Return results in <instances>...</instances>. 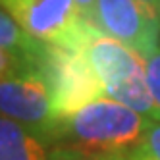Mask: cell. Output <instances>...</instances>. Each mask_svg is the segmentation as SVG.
<instances>
[{
    "mask_svg": "<svg viewBox=\"0 0 160 160\" xmlns=\"http://www.w3.org/2000/svg\"><path fill=\"white\" fill-rule=\"evenodd\" d=\"M151 118L122 102L100 97L58 122V131L83 151H125L141 143Z\"/></svg>",
    "mask_w": 160,
    "mask_h": 160,
    "instance_id": "1",
    "label": "cell"
},
{
    "mask_svg": "<svg viewBox=\"0 0 160 160\" xmlns=\"http://www.w3.org/2000/svg\"><path fill=\"white\" fill-rule=\"evenodd\" d=\"M85 58L102 83L104 95L152 120V98L148 93L145 62L123 42L95 31L83 47Z\"/></svg>",
    "mask_w": 160,
    "mask_h": 160,
    "instance_id": "2",
    "label": "cell"
},
{
    "mask_svg": "<svg viewBox=\"0 0 160 160\" xmlns=\"http://www.w3.org/2000/svg\"><path fill=\"white\" fill-rule=\"evenodd\" d=\"M2 8L35 39L64 48L83 50L98 29L75 0H2Z\"/></svg>",
    "mask_w": 160,
    "mask_h": 160,
    "instance_id": "3",
    "label": "cell"
},
{
    "mask_svg": "<svg viewBox=\"0 0 160 160\" xmlns=\"http://www.w3.org/2000/svg\"><path fill=\"white\" fill-rule=\"evenodd\" d=\"M39 70L47 77L56 118L64 120L81 106L104 95L102 83L79 48L48 44Z\"/></svg>",
    "mask_w": 160,
    "mask_h": 160,
    "instance_id": "4",
    "label": "cell"
},
{
    "mask_svg": "<svg viewBox=\"0 0 160 160\" xmlns=\"http://www.w3.org/2000/svg\"><path fill=\"white\" fill-rule=\"evenodd\" d=\"M0 106L4 116L21 123L35 137L54 135V131H58L50 89L41 70L4 73L0 83Z\"/></svg>",
    "mask_w": 160,
    "mask_h": 160,
    "instance_id": "5",
    "label": "cell"
},
{
    "mask_svg": "<svg viewBox=\"0 0 160 160\" xmlns=\"http://www.w3.org/2000/svg\"><path fill=\"white\" fill-rule=\"evenodd\" d=\"M95 21L102 33L123 42L143 62L160 47V16L141 0H97Z\"/></svg>",
    "mask_w": 160,
    "mask_h": 160,
    "instance_id": "6",
    "label": "cell"
},
{
    "mask_svg": "<svg viewBox=\"0 0 160 160\" xmlns=\"http://www.w3.org/2000/svg\"><path fill=\"white\" fill-rule=\"evenodd\" d=\"M39 137L27 131L16 120H0V160H48Z\"/></svg>",
    "mask_w": 160,
    "mask_h": 160,
    "instance_id": "7",
    "label": "cell"
},
{
    "mask_svg": "<svg viewBox=\"0 0 160 160\" xmlns=\"http://www.w3.org/2000/svg\"><path fill=\"white\" fill-rule=\"evenodd\" d=\"M145 75H147V85L154 108L152 120L160 122V47L145 60Z\"/></svg>",
    "mask_w": 160,
    "mask_h": 160,
    "instance_id": "8",
    "label": "cell"
},
{
    "mask_svg": "<svg viewBox=\"0 0 160 160\" xmlns=\"http://www.w3.org/2000/svg\"><path fill=\"white\" fill-rule=\"evenodd\" d=\"M48 160H129L123 151H83V148H58Z\"/></svg>",
    "mask_w": 160,
    "mask_h": 160,
    "instance_id": "9",
    "label": "cell"
},
{
    "mask_svg": "<svg viewBox=\"0 0 160 160\" xmlns=\"http://www.w3.org/2000/svg\"><path fill=\"white\" fill-rule=\"evenodd\" d=\"M137 147L143 148L152 160H160V122H151Z\"/></svg>",
    "mask_w": 160,
    "mask_h": 160,
    "instance_id": "10",
    "label": "cell"
},
{
    "mask_svg": "<svg viewBox=\"0 0 160 160\" xmlns=\"http://www.w3.org/2000/svg\"><path fill=\"white\" fill-rule=\"evenodd\" d=\"M75 4L79 6L81 14H83L89 21H93V23L97 25V21H95V8H97V0H75ZM97 27H98V25H97Z\"/></svg>",
    "mask_w": 160,
    "mask_h": 160,
    "instance_id": "11",
    "label": "cell"
},
{
    "mask_svg": "<svg viewBox=\"0 0 160 160\" xmlns=\"http://www.w3.org/2000/svg\"><path fill=\"white\" fill-rule=\"evenodd\" d=\"M129 160H152L151 156H148L143 148H139V147H135L133 151H131V154H129Z\"/></svg>",
    "mask_w": 160,
    "mask_h": 160,
    "instance_id": "12",
    "label": "cell"
},
{
    "mask_svg": "<svg viewBox=\"0 0 160 160\" xmlns=\"http://www.w3.org/2000/svg\"><path fill=\"white\" fill-rule=\"evenodd\" d=\"M141 2H143L148 10H152L154 14L160 16V0H141Z\"/></svg>",
    "mask_w": 160,
    "mask_h": 160,
    "instance_id": "13",
    "label": "cell"
}]
</instances>
